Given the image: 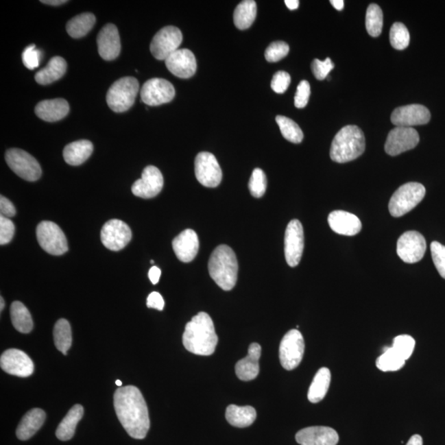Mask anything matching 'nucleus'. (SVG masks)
Returning a JSON list of instances; mask_svg holds the SVG:
<instances>
[{"label":"nucleus","mask_w":445,"mask_h":445,"mask_svg":"<svg viewBox=\"0 0 445 445\" xmlns=\"http://www.w3.org/2000/svg\"><path fill=\"white\" fill-rule=\"evenodd\" d=\"M114 407L128 435L134 439H145L150 422L148 407L140 389L134 386L118 389L114 394Z\"/></svg>","instance_id":"obj_1"},{"label":"nucleus","mask_w":445,"mask_h":445,"mask_svg":"<svg viewBox=\"0 0 445 445\" xmlns=\"http://www.w3.org/2000/svg\"><path fill=\"white\" fill-rule=\"evenodd\" d=\"M182 342L191 353L206 357L215 352L218 337L209 314L199 313L187 322Z\"/></svg>","instance_id":"obj_2"},{"label":"nucleus","mask_w":445,"mask_h":445,"mask_svg":"<svg viewBox=\"0 0 445 445\" xmlns=\"http://www.w3.org/2000/svg\"><path fill=\"white\" fill-rule=\"evenodd\" d=\"M208 269L211 278L224 291H231L238 279V260L232 249L227 245L216 248L210 257Z\"/></svg>","instance_id":"obj_3"},{"label":"nucleus","mask_w":445,"mask_h":445,"mask_svg":"<svg viewBox=\"0 0 445 445\" xmlns=\"http://www.w3.org/2000/svg\"><path fill=\"white\" fill-rule=\"evenodd\" d=\"M365 150V138L361 129L357 125H346L334 137L330 156L334 162L344 163L360 157Z\"/></svg>","instance_id":"obj_4"},{"label":"nucleus","mask_w":445,"mask_h":445,"mask_svg":"<svg viewBox=\"0 0 445 445\" xmlns=\"http://www.w3.org/2000/svg\"><path fill=\"white\" fill-rule=\"evenodd\" d=\"M140 88L134 77H124L115 82L107 93L108 107L115 112H124L132 107Z\"/></svg>","instance_id":"obj_5"},{"label":"nucleus","mask_w":445,"mask_h":445,"mask_svg":"<svg viewBox=\"0 0 445 445\" xmlns=\"http://www.w3.org/2000/svg\"><path fill=\"white\" fill-rule=\"evenodd\" d=\"M426 189L418 182H408L400 187L391 197L389 209L392 216L398 218L408 213L422 202Z\"/></svg>","instance_id":"obj_6"},{"label":"nucleus","mask_w":445,"mask_h":445,"mask_svg":"<svg viewBox=\"0 0 445 445\" xmlns=\"http://www.w3.org/2000/svg\"><path fill=\"white\" fill-rule=\"evenodd\" d=\"M304 340L299 330L292 329L285 335L280 345V361L287 370L300 365L304 354Z\"/></svg>","instance_id":"obj_7"},{"label":"nucleus","mask_w":445,"mask_h":445,"mask_svg":"<svg viewBox=\"0 0 445 445\" xmlns=\"http://www.w3.org/2000/svg\"><path fill=\"white\" fill-rule=\"evenodd\" d=\"M5 160L10 169L24 180L35 182L42 176L39 163L26 151L10 149L5 154Z\"/></svg>","instance_id":"obj_8"},{"label":"nucleus","mask_w":445,"mask_h":445,"mask_svg":"<svg viewBox=\"0 0 445 445\" xmlns=\"http://www.w3.org/2000/svg\"><path fill=\"white\" fill-rule=\"evenodd\" d=\"M36 238L43 250L51 255H63L69 250L67 237L54 222H40L36 228Z\"/></svg>","instance_id":"obj_9"},{"label":"nucleus","mask_w":445,"mask_h":445,"mask_svg":"<svg viewBox=\"0 0 445 445\" xmlns=\"http://www.w3.org/2000/svg\"><path fill=\"white\" fill-rule=\"evenodd\" d=\"M182 39V34L179 28L173 26L163 27L154 36L150 44V51L155 59L166 60L167 57L178 50Z\"/></svg>","instance_id":"obj_10"},{"label":"nucleus","mask_w":445,"mask_h":445,"mask_svg":"<svg viewBox=\"0 0 445 445\" xmlns=\"http://www.w3.org/2000/svg\"><path fill=\"white\" fill-rule=\"evenodd\" d=\"M195 174L204 187H218L222 180V170L214 154L202 152L195 159Z\"/></svg>","instance_id":"obj_11"},{"label":"nucleus","mask_w":445,"mask_h":445,"mask_svg":"<svg viewBox=\"0 0 445 445\" xmlns=\"http://www.w3.org/2000/svg\"><path fill=\"white\" fill-rule=\"evenodd\" d=\"M304 248V228L298 219L289 223L285 234V256L289 267L300 263Z\"/></svg>","instance_id":"obj_12"},{"label":"nucleus","mask_w":445,"mask_h":445,"mask_svg":"<svg viewBox=\"0 0 445 445\" xmlns=\"http://www.w3.org/2000/svg\"><path fill=\"white\" fill-rule=\"evenodd\" d=\"M175 88L170 82L154 77L143 85L141 96L143 103L154 107L170 103L175 97Z\"/></svg>","instance_id":"obj_13"},{"label":"nucleus","mask_w":445,"mask_h":445,"mask_svg":"<svg viewBox=\"0 0 445 445\" xmlns=\"http://www.w3.org/2000/svg\"><path fill=\"white\" fill-rule=\"evenodd\" d=\"M426 251V239L418 232H406L398 241V255L404 263L409 264L418 263L423 258Z\"/></svg>","instance_id":"obj_14"},{"label":"nucleus","mask_w":445,"mask_h":445,"mask_svg":"<svg viewBox=\"0 0 445 445\" xmlns=\"http://www.w3.org/2000/svg\"><path fill=\"white\" fill-rule=\"evenodd\" d=\"M132 238V232L125 222L119 219H111L101 228V243L111 251H120L128 245Z\"/></svg>","instance_id":"obj_15"},{"label":"nucleus","mask_w":445,"mask_h":445,"mask_svg":"<svg viewBox=\"0 0 445 445\" xmlns=\"http://www.w3.org/2000/svg\"><path fill=\"white\" fill-rule=\"evenodd\" d=\"M1 369L14 376L27 378L34 372V364L28 355L18 349L5 351L0 358Z\"/></svg>","instance_id":"obj_16"},{"label":"nucleus","mask_w":445,"mask_h":445,"mask_svg":"<svg viewBox=\"0 0 445 445\" xmlns=\"http://www.w3.org/2000/svg\"><path fill=\"white\" fill-rule=\"evenodd\" d=\"M420 136L411 128H396L391 130L385 143L386 153L391 156L414 149L418 145Z\"/></svg>","instance_id":"obj_17"},{"label":"nucleus","mask_w":445,"mask_h":445,"mask_svg":"<svg viewBox=\"0 0 445 445\" xmlns=\"http://www.w3.org/2000/svg\"><path fill=\"white\" fill-rule=\"evenodd\" d=\"M431 120V112L423 105L411 104L396 108L391 115V121L397 128H411L426 125Z\"/></svg>","instance_id":"obj_18"},{"label":"nucleus","mask_w":445,"mask_h":445,"mask_svg":"<svg viewBox=\"0 0 445 445\" xmlns=\"http://www.w3.org/2000/svg\"><path fill=\"white\" fill-rule=\"evenodd\" d=\"M163 187V177L161 171L156 167L148 166L143 171L141 178L134 182L132 191L138 197L150 199L160 193Z\"/></svg>","instance_id":"obj_19"},{"label":"nucleus","mask_w":445,"mask_h":445,"mask_svg":"<svg viewBox=\"0 0 445 445\" xmlns=\"http://www.w3.org/2000/svg\"><path fill=\"white\" fill-rule=\"evenodd\" d=\"M167 69L173 75L182 79H189L197 71V60L189 49H178L165 60Z\"/></svg>","instance_id":"obj_20"},{"label":"nucleus","mask_w":445,"mask_h":445,"mask_svg":"<svg viewBox=\"0 0 445 445\" xmlns=\"http://www.w3.org/2000/svg\"><path fill=\"white\" fill-rule=\"evenodd\" d=\"M97 48L101 58L113 60L120 55L121 45L119 32L114 24L105 25L97 35Z\"/></svg>","instance_id":"obj_21"},{"label":"nucleus","mask_w":445,"mask_h":445,"mask_svg":"<svg viewBox=\"0 0 445 445\" xmlns=\"http://www.w3.org/2000/svg\"><path fill=\"white\" fill-rule=\"evenodd\" d=\"M296 440L300 445H337L339 435L328 426H311L297 433Z\"/></svg>","instance_id":"obj_22"},{"label":"nucleus","mask_w":445,"mask_h":445,"mask_svg":"<svg viewBox=\"0 0 445 445\" xmlns=\"http://www.w3.org/2000/svg\"><path fill=\"white\" fill-rule=\"evenodd\" d=\"M200 243L197 232L193 230H186L173 241V248L176 256L182 263H191L197 256Z\"/></svg>","instance_id":"obj_23"},{"label":"nucleus","mask_w":445,"mask_h":445,"mask_svg":"<svg viewBox=\"0 0 445 445\" xmlns=\"http://www.w3.org/2000/svg\"><path fill=\"white\" fill-rule=\"evenodd\" d=\"M329 226L338 234L354 236L359 234L362 224L357 215L343 211H335L328 216Z\"/></svg>","instance_id":"obj_24"},{"label":"nucleus","mask_w":445,"mask_h":445,"mask_svg":"<svg viewBox=\"0 0 445 445\" xmlns=\"http://www.w3.org/2000/svg\"><path fill=\"white\" fill-rule=\"evenodd\" d=\"M261 354V346L257 343H252L248 348L246 357L237 363L235 372L237 376L243 381H251L259 374V360Z\"/></svg>","instance_id":"obj_25"},{"label":"nucleus","mask_w":445,"mask_h":445,"mask_svg":"<svg viewBox=\"0 0 445 445\" xmlns=\"http://www.w3.org/2000/svg\"><path fill=\"white\" fill-rule=\"evenodd\" d=\"M69 106L67 100L56 99L40 101L36 105L35 113L40 119L55 122L62 120L68 115Z\"/></svg>","instance_id":"obj_26"},{"label":"nucleus","mask_w":445,"mask_h":445,"mask_svg":"<svg viewBox=\"0 0 445 445\" xmlns=\"http://www.w3.org/2000/svg\"><path fill=\"white\" fill-rule=\"evenodd\" d=\"M45 420H46V413L40 408H34L28 411L23 416L16 431L18 438L20 440H27L32 438L43 426Z\"/></svg>","instance_id":"obj_27"},{"label":"nucleus","mask_w":445,"mask_h":445,"mask_svg":"<svg viewBox=\"0 0 445 445\" xmlns=\"http://www.w3.org/2000/svg\"><path fill=\"white\" fill-rule=\"evenodd\" d=\"M67 63L62 57L55 56L49 61L47 67L40 69L36 73L35 80L36 83L42 85H47L54 83L56 80L62 77L67 72Z\"/></svg>","instance_id":"obj_28"},{"label":"nucleus","mask_w":445,"mask_h":445,"mask_svg":"<svg viewBox=\"0 0 445 445\" xmlns=\"http://www.w3.org/2000/svg\"><path fill=\"white\" fill-rule=\"evenodd\" d=\"M93 151L92 142L86 140L77 141L65 146L63 156L68 165L79 166L91 156Z\"/></svg>","instance_id":"obj_29"},{"label":"nucleus","mask_w":445,"mask_h":445,"mask_svg":"<svg viewBox=\"0 0 445 445\" xmlns=\"http://www.w3.org/2000/svg\"><path fill=\"white\" fill-rule=\"evenodd\" d=\"M83 416L84 407L79 404L73 406L57 428V438L62 441L71 440L75 435L77 424L83 418Z\"/></svg>","instance_id":"obj_30"},{"label":"nucleus","mask_w":445,"mask_h":445,"mask_svg":"<svg viewBox=\"0 0 445 445\" xmlns=\"http://www.w3.org/2000/svg\"><path fill=\"white\" fill-rule=\"evenodd\" d=\"M226 416L231 426L244 428L250 426L255 422L256 411L255 408L251 406L230 405L227 407Z\"/></svg>","instance_id":"obj_31"},{"label":"nucleus","mask_w":445,"mask_h":445,"mask_svg":"<svg viewBox=\"0 0 445 445\" xmlns=\"http://www.w3.org/2000/svg\"><path fill=\"white\" fill-rule=\"evenodd\" d=\"M330 372L328 368H321L317 371L311 385L309 387L308 398L312 403H317L325 398L329 389Z\"/></svg>","instance_id":"obj_32"},{"label":"nucleus","mask_w":445,"mask_h":445,"mask_svg":"<svg viewBox=\"0 0 445 445\" xmlns=\"http://www.w3.org/2000/svg\"><path fill=\"white\" fill-rule=\"evenodd\" d=\"M10 315L16 330L22 333H29L34 328V321L26 306L21 302L14 301L11 305Z\"/></svg>","instance_id":"obj_33"},{"label":"nucleus","mask_w":445,"mask_h":445,"mask_svg":"<svg viewBox=\"0 0 445 445\" xmlns=\"http://www.w3.org/2000/svg\"><path fill=\"white\" fill-rule=\"evenodd\" d=\"M256 3L253 0H245L237 6L234 13V22L239 30H246L255 21Z\"/></svg>","instance_id":"obj_34"},{"label":"nucleus","mask_w":445,"mask_h":445,"mask_svg":"<svg viewBox=\"0 0 445 445\" xmlns=\"http://www.w3.org/2000/svg\"><path fill=\"white\" fill-rule=\"evenodd\" d=\"M96 23L95 16L84 13L73 18L67 23V31L73 38H81L92 30Z\"/></svg>","instance_id":"obj_35"},{"label":"nucleus","mask_w":445,"mask_h":445,"mask_svg":"<svg viewBox=\"0 0 445 445\" xmlns=\"http://www.w3.org/2000/svg\"><path fill=\"white\" fill-rule=\"evenodd\" d=\"M406 361L396 352L393 347H386L383 353L377 359L376 365L383 372H394L401 370Z\"/></svg>","instance_id":"obj_36"},{"label":"nucleus","mask_w":445,"mask_h":445,"mask_svg":"<svg viewBox=\"0 0 445 445\" xmlns=\"http://www.w3.org/2000/svg\"><path fill=\"white\" fill-rule=\"evenodd\" d=\"M53 334L56 348L67 355L72 345V333L69 322L67 320L57 321Z\"/></svg>","instance_id":"obj_37"},{"label":"nucleus","mask_w":445,"mask_h":445,"mask_svg":"<svg viewBox=\"0 0 445 445\" xmlns=\"http://www.w3.org/2000/svg\"><path fill=\"white\" fill-rule=\"evenodd\" d=\"M276 121L281 134L288 141L300 144L303 141L304 133L296 122L284 116H277Z\"/></svg>","instance_id":"obj_38"},{"label":"nucleus","mask_w":445,"mask_h":445,"mask_svg":"<svg viewBox=\"0 0 445 445\" xmlns=\"http://www.w3.org/2000/svg\"><path fill=\"white\" fill-rule=\"evenodd\" d=\"M383 12L381 8L375 3L368 7L366 12L365 26L368 34L373 38H378L383 29Z\"/></svg>","instance_id":"obj_39"},{"label":"nucleus","mask_w":445,"mask_h":445,"mask_svg":"<svg viewBox=\"0 0 445 445\" xmlns=\"http://www.w3.org/2000/svg\"><path fill=\"white\" fill-rule=\"evenodd\" d=\"M390 43L396 50H404L410 43V34L403 23H395L390 29Z\"/></svg>","instance_id":"obj_40"},{"label":"nucleus","mask_w":445,"mask_h":445,"mask_svg":"<svg viewBox=\"0 0 445 445\" xmlns=\"http://www.w3.org/2000/svg\"><path fill=\"white\" fill-rule=\"evenodd\" d=\"M267 179L264 171L261 169L253 170L248 189L253 197L260 198L263 197L267 191Z\"/></svg>","instance_id":"obj_41"},{"label":"nucleus","mask_w":445,"mask_h":445,"mask_svg":"<svg viewBox=\"0 0 445 445\" xmlns=\"http://www.w3.org/2000/svg\"><path fill=\"white\" fill-rule=\"evenodd\" d=\"M416 346L415 339L409 335H400L394 339L393 348L400 357L407 361L413 353Z\"/></svg>","instance_id":"obj_42"},{"label":"nucleus","mask_w":445,"mask_h":445,"mask_svg":"<svg viewBox=\"0 0 445 445\" xmlns=\"http://www.w3.org/2000/svg\"><path fill=\"white\" fill-rule=\"evenodd\" d=\"M289 47L284 42L272 43L265 50V57L268 62L276 63L289 54Z\"/></svg>","instance_id":"obj_43"},{"label":"nucleus","mask_w":445,"mask_h":445,"mask_svg":"<svg viewBox=\"0 0 445 445\" xmlns=\"http://www.w3.org/2000/svg\"><path fill=\"white\" fill-rule=\"evenodd\" d=\"M431 251L437 271L445 279V246L435 241L431 244Z\"/></svg>","instance_id":"obj_44"},{"label":"nucleus","mask_w":445,"mask_h":445,"mask_svg":"<svg viewBox=\"0 0 445 445\" xmlns=\"http://www.w3.org/2000/svg\"><path fill=\"white\" fill-rule=\"evenodd\" d=\"M42 56V51L38 50L34 44L31 45V46L27 47L23 52V62L27 69L34 71V69L39 67Z\"/></svg>","instance_id":"obj_45"},{"label":"nucleus","mask_w":445,"mask_h":445,"mask_svg":"<svg viewBox=\"0 0 445 445\" xmlns=\"http://www.w3.org/2000/svg\"><path fill=\"white\" fill-rule=\"evenodd\" d=\"M334 67L335 65L330 58H326L324 61L315 59L311 64L313 75L318 80H324L328 77Z\"/></svg>","instance_id":"obj_46"},{"label":"nucleus","mask_w":445,"mask_h":445,"mask_svg":"<svg viewBox=\"0 0 445 445\" xmlns=\"http://www.w3.org/2000/svg\"><path fill=\"white\" fill-rule=\"evenodd\" d=\"M15 234L13 221L5 216H0V244L5 245L11 242Z\"/></svg>","instance_id":"obj_47"},{"label":"nucleus","mask_w":445,"mask_h":445,"mask_svg":"<svg viewBox=\"0 0 445 445\" xmlns=\"http://www.w3.org/2000/svg\"><path fill=\"white\" fill-rule=\"evenodd\" d=\"M291 77L287 72L278 71L275 73L272 80V88L276 93H284L291 84Z\"/></svg>","instance_id":"obj_48"},{"label":"nucleus","mask_w":445,"mask_h":445,"mask_svg":"<svg viewBox=\"0 0 445 445\" xmlns=\"http://www.w3.org/2000/svg\"><path fill=\"white\" fill-rule=\"evenodd\" d=\"M310 84L308 81H301L298 85L297 91L295 97V105L297 108H304L307 106L309 100Z\"/></svg>","instance_id":"obj_49"},{"label":"nucleus","mask_w":445,"mask_h":445,"mask_svg":"<svg viewBox=\"0 0 445 445\" xmlns=\"http://www.w3.org/2000/svg\"><path fill=\"white\" fill-rule=\"evenodd\" d=\"M0 213L6 218L14 217L16 215V208L10 200L1 195L0 197Z\"/></svg>","instance_id":"obj_50"},{"label":"nucleus","mask_w":445,"mask_h":445,"mask_svg":"<svg viewBox=\"0 0 445 445\" xmlns=\"http://www.w3.org/2000/svg\"><path fill=\"white\" fill-rule=\"evenodd\" d=\"M147 307L150 309H155L162 311L165 308V300L158 292H152L147 298Z\"/></svg>","instance_id":"obj_51"},{"label":"nucleus","mask_w":445,"mask_h":445,"mask_svg":"<svg viewBox=\"0 0 445 445\" xmlns=\"http://www.w3.org/2000/svg\"><path fill=\"white\" fill-rule=\"evenodd\" d=\"M161 276V270L158 267H152L149 272V278L154 285L158 283Z\"/></svg>","instance_id":"obj_52"},{"label":"nucleus","mask_w":445,"mask_h":445,"mask_svg":"<svg viewBox=\"0 0 445 445\" xmlns=\"http://www.w3.org/2000/svg\"><path fill=\"white\" fill-rule=\"evenodd\" d=\"M407 445H423L422 437L419 435H412Z\"/></svg>","instance_id":"obj_53"},{"label":"nucleus","mask_w":445,"mask_h":445,"mask_svg":"<svg viewBox=\"0 0 445 445\" xmlns=\"http://www.w3.org/2000/svg\"><path fill=\"white\" fill-rule=\"evenodd\" d=\"M285 3L288 9L291 10H296L300 6L299 0H285Z\"/></svg>","instance_id":"obj_54"},{"label":"nucleus","mask_w":445,"mask_h":445,"mask_svg":"<svg viewBox=\"0 0 445 445\" xmlns=\"http://www.w3.org/2000/svg\"><path fill=\"white\" fill-rule=\"evenodd\" d=\"M330 3L335 8V9L338 11H341L344 9V1L343 0H330Z\"/></svg>","instance_id":"obj_55"},{"label":"nucleus","mask_w":445,"mask_h":445,"mask_svg":"<svg viewBox=\"0 0 445 445\" xmlns=\"http://www.w3.org/2000/svg\"><path fill=\"white\" fill-rule=\"evenodd\" d=\"M43 3H46V5H53V6H58L61 5H64V3H67L68 1H64V0H43V1H40Z\"/></svg>","instance_id":"obj_56"},{"label":"nucleus","mask_w":445,"mask_h":445,"mask_svg":"<svg viewBox=\"0 0 445 445\" xmlns=\"http://www.w3.org/2000/svg\"><path fill=\"white\" fill-rule=\"evenodd\" d=\"M0 304H1L0 306V310L3 311V308H5V300H3V297L0 298Z\"/></svg>","instance_id":"obj_57"},{"label":"nucleus","mask_w":445,"mask_h":445,"mask_svg":"<svg viewBox=\"0 0 445 445\" xmlns=\"http://www.w3.org/2000/svg\"><path fill=\"white\" fill-rule=\"evenodd\" d=\"M116 385L118 387H121L122 386V382L121 381H119V379H117V381H116Z\"/></svg>","instance_id":"obj_58"},{"label":"nucleus","mask_w":445,"mask_h":445,"mask_svg":"<svg viewBox=\"0 0 445 445\" xmlns=\"http://www.w3.org/2000/svg\"><path fill=\"white\" fill-rule=\"evenodd\" d=\"M150 263H151V264H154V261H153V260H151Z\"/></svg>","instance_id":"obj_59"}]
</instances>
